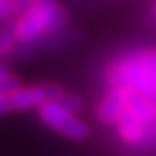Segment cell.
Here are the masks:
<instances>
[{"label": "cell", "mask_w": 156, "mask_h": 156, "mask_svg": "<svg viewBox=\"0 0 156 156\" xmlns=\"http://www.w3.org/2000/svg\"><path fill=\"white\" fill-rule=\"evenodd\" d=\"M67 23V13L58 0H35L23 16L16 19L18 38L23 43L58 30Z\"/></svg>", "instance_id": "1"}, {"label": "cell", "mask_w": 156, "mask_h": 156, "mask_svg": "<svg viewBox=\"0 0 156 156\" xmlns=\"http://www.w3.org/2000/svg\"><path fill=\"white\" fill-rule=\"evenodd\" d=\"M66 91L58 83H38L30 86H23L11 96L0 94V113L8 115L11 112H24L40 108L43 104L59 101Z\"/></svg>", "instance_id": "2"}, {"label": "cell", "mask_w": 156, "mask_h": 156, "mask_svg": "<svg viewBox=\"0 0 156 156\" xmlns=\"http://www.w3.org/2000/svg\"><path fill=\"white\" fill-rule=\"evenodd\" d=\"M38 110V116L49 129L54 132L61 134V136L67 137L70 140L81 142L89 136V127L88 124L76 118L75 113L67 110L61 102L51 101L43 104Z\"/></svg>", "instance_id": "3"}, {"label": "cell", "mask_w": 156, "mask_h": 156, "mask_svg": "<svg viewBox=\"0 0 156 156\" xmlns=\"http://www.w3.org/2000/svg\"><path fill=\"white\" fill-rule=\"evenodd\" d=\"M127 110V97L124 89L112 88L97 104V119L105 124H116V121Z\"/></svg>", "instance_id": "4"}, {"label": "cell", "mask_w": 156, "mask_h": 156, "mask_svg": "<svg viewBox=\"0 0 156 156\" xmlns=\"http://www.w3.org/2000/svg\"><path fill=\"white\" fill-rule=\"evenodd\" d=\"M139 91L147 96H156V49L140 51L139 61Z\"/></svg>", "instance_id": "5"}, {"label": "cell", "mask_w": 156, "mask_h": 156, "mask_svg": "<svg viewBox=\"0 0 156 156\" xmlns=\"http://www.w3.org/2000/svg\"><path fill=\"white\" fill-rule=\"evenodd\" d=\"M127 110L134 113L145 126L156 119V105L151 102V97L139 89H127Z\"/></svg>", "instance_id": "6"}, {"label": "cell", "mask_w": 156, "mask_h": 156, "mask_svg": "<svg viewBox=\"0 0 156 156\" xmlns=\"http://www.w3.org/2000/svg\"><path fill=\"white\" fill-rule=\"evenodd\" d=\"M115 126L123 142L129 145H137L145 137V124L129 110L123 113V116L118 119Z\"/></svg>", "instance_id": "7"}, {"label": "cell", "mask_w": 156, "mask_h": 156, "mask_svg": "<svg viewBox=\"0 0 156 156\" xmlns=\"http://www.w3.org/2000/svg\"><path fill=\"white\" fill-rule=\"evenodd\" d=\"M19 41L18 32H16V21H5L2 27V34H0V53L2 56H6L13 51V48L16 46Z\"/></svg>", "instance_id": "8"}, {"label": "cell", "mask_w": 156, "mask_h": 156, "mask_svg": "<svg viewBox=\"0 0 156 156\" xmlns=\"http://www.w3.org/2000/svg\"><path fill=\"white\" fill-rule=\"evenodd\" d=\"M21 88H23L21 80L10 72L5 64H2V70H0V94L11 96L16 91H19Z\"/></svg>", "instance_id": "9"}, {"label": "cell", "mask_w": 156, "mask_h": 156, "mask_svg": "<svg viewBox=\"0 0 156 156\" xmlns=\"http://www.w3.org/2000/svg\"><path fill=\"white\" fill-rule=\"evenodd\" d=\"M58 102H61L67 110H70L72 113H75V115L83 108V101H81V99L78 97V96H75V94H69V93H66Z\"/></svg>", "instance_id": "10"}, {"label": "cell", "mask_w": 156, "mask_h": 156, "mask_svg": "<svg viewBox=\"0 0 156 156\" xmlns=\"http://www.w3.org/2000/svg\"><path fill=\"white\" fill-rule=\"evenodd\" d=\"M13 16H16L13 0H0V18L3 21H10Z\"/></svg>", "instance_id": "11"}, {"label": "cell", "mask_w": 156, "mask_h": 156, "mask_svg": "<svg viewBox=\"0 0 156 156\" xmlns=\"http://www.w3.org/2000/svg\"><path fill=\"white\" fill-rule=\"evenodd\" d=\"M154 15H156V3H154Z\"/></svg>", "instance_id": "12"}, {"label": "cell", "mask_w": 156, "mask_h": 156, "mask_svg": "<svg viewBox=\"0 0 156 156\" xmlns=\"http://www.w3.org/2000/svg\"><path fill=\"white\" fill-rule=\"evenodd\" d=\"M34 2H35V0H34Z\"/></svg>", "instance_id": "13"}]
</instances>
